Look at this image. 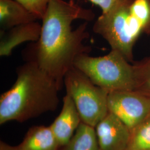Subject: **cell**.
<instances>
[{"instance_id":"cell-1","label":"cell","mask_w":150,"mask_h":150,"mask_svg":"<svg viewBox=\"0 0 150 150\" xmlns=\"http://www.w3.org/2000/svg\"><path fill=\"white\" fill-rule=\"evenodd\" d=\"M94 18L92 11L75 0H51L40 38L24 51L26 61L35 63L62 87L76 58L91 52L84 42L89 37L87 22Z\"/></svg>"},{"instance_id":"cell-2","label":"cell","mask_w":150,"mask_h":150,"mask_svg":"<svg viewBox=\"0 0 150 150\" xmlns=\"http://www.w3.org/2000/svg\"><path fill=\"white\" fill-rule=\"evenodd\" d=\"M11 88L0 96V125L23 122L54 111L59 103L57 81L34 62L26 61L17 70Z\"/></svg>"},{"instance_id":"cell-3","label":"cell","mask_w":150,"mask_h":150,"mask_svg":"<svg viewBox=\"0 0 150 150\" xmlns=\"http://www.w3.org/2000/svg\"><path fill=\"white\" fill-rule=\"evenodd\" d=\"M132 1H118L102 13L93 26V31L107 41L111 50L120 52L129 62H133L134 45L144 33L141 24L131 12Z\"/></svg>"},{"instance_id":"cell-4","label":"cell","mask_w":150,"mask_h":150,"mask_svg":"<svg viewBox=\"0 0 150 150\" xmlns=\"http://www.w3.org/2000/svg\"><path fill=\"white\" fill-rule=\"evenodd\" d=\"M74 67L80 70L97 86L108 92L134 90V71L122 54L111 50L100 57L82 54L75 59Z\"/></svg>"},{"instance_id":"cell-5","label":"cell","mask_w":150,"mask_h":150,"mask_svg":"<svg viewBox=\"0 0 150 150\" xmlns=\"http://www.w3.org/2000/svg\"><path fill=\"white\" fill-rule=\"evenodd\" d=\"M64 85L75 103L82 122L95 127L108 112L109 92L94 84L80 70L72 67L65 75Z\"/></svg>"},{"instance_id":"cell-6","label":"cell","mask_w":150,"mask_h":150,"mask_svg":"<svg viewBox=\"0 0 150 150\" xmlns=\"http://www.w3.org/2000/svg\"><path fill=\"white\" fill-rule=\"evenodd\" d=\"M107 105L131 131L150 115V97L134 90L110 92Z\"/></svg>"},{"instance_id":"cell-7","label":"cell","mask_w":150,"mask_h":150,"mask_svg":"<svg viewBox=\"0 0 150 150\" xmlns=\"http://www.w3.org/2000/svg\"><path fill=\"white\" fill-rule=\"evenodd\" d=\"M95 128L101 150H126L131 130L113 113L108 112Z\"/></svg>"},{"instance_id":"cell-8","label":"cell","mask_w":150,"mask_h":150,"mask_svg":"<svg viewBox=\"0 0 150 150\" xmlns=\"http://www.w3.org/2000/svg\"><path fill=\"white\" fill-rule=\"evenodd\" d=\"M82 120L71 97L66 94L59 115L50 126L61 147L66 145L79 127Z\"/></svg>"},{"instance_id":"cell-9","label":"cell","mask_w":150,"mask_h":150,"mask_svg":"<svg viewBox=\"0 0 150 150\" xmlns=\"http://www.w3.org/2000/svg\"><path fill=\"white\" fill-rule=\"evenodd\" d=\"M42 24L38 21L30 22L1 31L0 56H9L13 49L26 42H36L40 38Z\"/></svg>"},{"instance_id":"cell-10","label":"cell","mask_w":150,"mask_h":150,"mask_svg":"<svg viewBox=\"0 0 150 150\" xmlns=\"http://www.w3.org/2000/svg\"><path fill=\"white\" fill-rule=\"evenodd\" d=\"M17 147L19 150H59L61 148L50 126L42 125L31 127Z\"/></svg>"},{"instance_id":"cell-11","label":"cell","mask_w":150,"mask_h":150,"mask_svg":"<svg viewBox=\"0 0 150 150\" xmlns=\"http://www.w3.org/2000/svg\"><path fill=\"white\" fill-rule=\"evenodd\" d=\"M35 21L38 19L17 1L0 0L1 31Z\"/></svg>"},{"instance_id":"cell-12","label":"cell","mask_w":150,"mask_h":150,"mask_svg":"<svg viewBox=\"0 0 150 150\" xmlns=\"http://www.w3.org/2000/svg\"><path fill=\"white\" fill-rule=\"evenodd\" d=\"M59 150H101L95 128L82 122L69 142Z\"/></svg>"},{"instance_id":"cell-13","label":"cell","mask_w":150,"mask_h":150,"mask_svg":"<svg viewBox=\"0 0 150 150\" xmlns=\"http://www.w3.org/2000/svg\"><path fill=\"white\" fill-rule=\"evenodd\" d=\"M132 66L135 80L134 91L150 97V56L133 62Z\"/></svg>"},{"instance_id":"cell-14","label":"cell","mask_w":150,"mask_h":150,"mask_svg":"<svg viewBox=\"0 0 150 150\" xmlns=\"http://www.w3.org/2000/svg\"><path fill=\"white\" fill-rule=\"evenodd\" d=\"M126 150H150V115L131 131Z\"/></svg>"},{"instance_id":"cell-15","label":"cell","mask_w":150,"mask_h":150,"mask_svg":"<svg viewBox=\"0 0 150 150\" xmlns=\"http://www.w3.org/2000/svg\"><path fill=\"white\" fill-rule=\"evenodd\" d=\"M130 10L139 21L144 33L150 35V0H132Z\"/></svg>"},{"instance_id":"cell-16","label":"cell","mask_w":150,"mask_h":150,"mask_svg":"<svg viewBox=\"0 0 150 150\" xmlns=\"http://www.w3.org/2000/svg\"><path fill=\"white\" fill-rule=\"evenodd\" d=\"M38 20H42L51 0H16Z\"/></svg>"},{"instance_id":"cell-17","label":"cell","mask_w":150,"mask_h":150,"mask_svg":"<svg viewBox=\"0 0 150 150\" xmlns=\"http://www.w3.org/2000/svg\"><path fill=\"white\" fill-rule=\"evenodd\" d=\"M91 3L98 6L102 10V13L108 11L113 6L120 0H88Z\"/></svg>"},{"instance_id":"cell-18","label":"cell","mask_w":150,"mask_h":150,"mask_svg":"<svg viewBox=\"0 0 150 150\" xmlns=\"http://www.w3.org/2000/svg\"><path fill=\"white\" fill-rule=\"evenodd\" d=\"M0 150H19L17 146H12L4 141L0 142Z\"/></svg>"}]
</instances>
